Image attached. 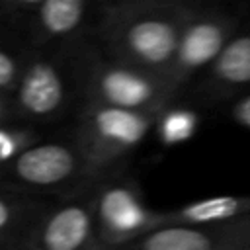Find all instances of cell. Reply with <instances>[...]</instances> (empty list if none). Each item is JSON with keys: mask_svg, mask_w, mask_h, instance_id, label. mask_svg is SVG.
Listing matches in <instances>:
<instances>
[{"mask_svg": "<svg viewBox=\"0 0 250 250\" xmlns=\"http://www.w3.org/2000/svg\"><path fill=\"white\" fill-rule=\"evenodd\" d=\"M189 14L176 0L98 2L92 37L107 57L166 78Z\"/></svg>", "mask_w": 250, "mask_h": 250, "instance_id": "cell-1", "label": "cell"}, {"mask_svg": "<svg viewBox=\"0 0 250 250\" xmlns=\"http://www.w3.org/2000/svg\"><path fill=\"white\" fill-rule=\"evenodd\" d=\"M92 45V31L33 51L12 100V115L21 125H49L82 104V76L86 55Z\"/></svg>", "mask_w": 250, "mask_h": 250, "instance_id": "cell-2", "label": "cell"}, {"mask_svg": "<svg viewBox=\"0 0 250 250\" xmlns=\"http://www.w3.org/2000/svg\"><path fill=\"white\" fill-rule=\"evenodd\" d=\"M94 184L72 133L43 137L16 158L0 164V188L27 195L59 199Z\"/></svg>", "mask_w": 250, "mask_h": 250, "instance_id": "cell-3", "label": "cell"}, {"mask_svg": "<svg viewBox=\"0 0 250 250\" xmlns=\"http://www.w3.org/2000/svg\"><path fill=\"white\" fill-rule=\"evenodd\" d=\"M162 111H129L82 104L76 111L72 137L84 154L90 178L100 182L121 170L133 148H137L148 131L154 129Z\"/></svg>", "mask_w": 250, "mask_h": 250, "instance_id": "cell-4", "label": "cell"}, {"mask_svg": "<svg viewBox=\"0 0 250 250\" xmlns=\"http://www.w3.org/2000/svg\"><path fill=\"white\" fill-rule=\"evenodd\" d=\"M172 102L174 96L164 76L107 57L92 37L82 76V104L129 111H162Z\"/></svg>", "mask_w": 250, "mask_h": 250, "instance_id": "cell-5", "label": "cell"}, {"mask_svg": "<svg viewBox=\"0 0 250 250\" xmlns=\"http://www.w3.org/2000/svg\"><path fill=\"white\" fill-rule=\"evenodd\" d=\"M94 221V250H119L154 230L156 211L145 203L137 180L121 168L96 182Z\"/></svg>", "mask_w": 250, "mask_h": 250, "instance_id": "cell-6", "label": "cell"}, {"mask_svg": "<svg viewBox=\"0 0 250 250\" xmlns=\"http://www.w3.org/2000/svg\"><path fill=\"white\" fill-rule=\"evenodd\" d=\"M232 16L191 6V14L180 37L176 57L166 72V84L176 100L182 88L201 70H207L227 43L236 35Z\"/></svg>", "mask_w": 250, "mask_h": 250, "instance_id": "cell-7", "label": "cell"}, {"mask_svg": "<svg viewBox=\"0 0 250 250\" xmlns=\"http://www.w3.org/2000/svg\"><path fill=\"white\" fill-rule=\"evenodd\" d=\"M96 186V184H94ZM94 186L59 197L39 217L21 242V250H94Z\"/></svg>", "mask_w": 250, "mask_h": 250, "instance_id": "cell-8", "label": "cell"}, {"mask_svg": "<svg viewBox=\"0 0 250 250\" xmlns=\"http://www.w3.org/2000/svg\"><path fill=\"white\" fill-rule=\"evenodd\" d=\"M119 250H250V217L203 227H162Z\"/></svg>", "mask_w": 250, "mask_h": 250, "instance_id": "cell-9", "label": "cell"}, {"mask_svg": "<svg viewBox=\"0 0 250 250\" xmlns=\"http://www.w3.org/2000/svg\"><path fill=\"white\" fill-rule=\"evenodd\" d=\"M96 10L88 0H37L23 37L33 51L76 39L92 31Z\"/></svg>", "mask_w": 250, "mask_h": 250, "instance_id": "cell-10", "label": "cell"}, {"mask_svg": "<svg viewBox=\"0 0 250 250\" xmlns=\"http://www.w3.org/2000/svg\"><path fill=\"white\" fill-rule=\"evenodd\" d=\"M250 217V195H219L191 201L172 211H156L154 230L162 227H203Z\"/></svg>", "mask_w": 250, "mask_h": 250, "instance_id": "cell-11", "label": "cell"}, {"mask_svg": "<svg viewBox=\"0 0 250 250\" xmlns=\"http://www.w3.org/2000/svg\"><path fill=\"white\" fill-rule=\"evenodd\" d=\"M250 84V31L234 35L217 61L205 70L201 82L205 96L232 92Z\"/></svg>", "mask_w": 250, "mask_h": 250, "instance_id": "cell-12", "label": "cell"}, {"mask_svg": "<svg viewBox=\"0 0 250 250\" xmlns=\"http://www.w3.org/2000/svg\"><path fill=\"white\" fill-rule=\"evenodd\" d=\"M53 199L0 188V240L21 246Z\"/></svg>", "mask_w": 250, "mask_h": 250, "instance_id": "cell-13", "label": "cell"}, {"mask_svg": "<svg viewBox=\"0 0 250 250\" xmlns=\"http://www.w3.org/2000/svg\"><path fill=\"white\" fill-rule=\"evenodd\" d=\"M33 49L23 35L0 27V94H12Z\"/></svg>", "mask_w": 250, "mask_h": 250, "instance_id": "cell-14", "label": "cell"}, {"mask_svg": "<svg viewBox=\"0 0 250 250\" xmlns=\"http://www.w3.org/2000/svg\"><path fill=\"white\" fill-rule=\"evenodd\" d=\"M158 139L164 145H178L193 137L197 129V115L189 107H178L170 104L160 115L154 125Z\"/></svg>", "mask_w": 250, "mask_h": 250, "instance_id": "cell-15", "label": "cell"}, {"mask_svg": "<svg viewBox=\"0 0 250 250\" xmlns=\"http://www.w3.org/2000/svg\"><path fill=\"white\" fill-rule=\"evenodd\" d=\"M39 139H43V137L39 135L37 127L21 125V123H16V121H12L8 125H2L0 127V164L16 158L21 150L31 146Z\"/></svg>", "mask_w": 250, "mask_h": 250, "instance_id": "cell-16", "label": "cell"}, {"mask_svg": "<svg viewBox=\"0 0 250 250\" xmlns=\"http://www.w3.org/2000/svg\"><path fill=\"white\" fill-rule=\"evenodd\" d=\"M35 4L37 0H0V27L23 35Z\"/></svg>", "mask_w": 250, "mask_h": 250, "instance_id": "cell-17", "label": "cell"}, {"mask_svg": "<svg viewBox=\"0 0 250 250\" xmlns=\"http://www.w3.org/2000/svg\"><path fill=\"white\" fill-rule=\"evenodd\" d=\"M230 113H232V119H234L238 125L250 129V96L240 98V100L232 105V111H230Z\"/></svg>", "mask_w": 250, "mask_h": 250, "instance_id": "cell-18", "label": "cell"}, {"mask_svg": "<svg viewBox=\"0 0 250 250\" xmlns=\"http://www.w3.org/2000/svg\"><path fill=\"white\" fill-rule=\"evenodd\" d=\"M14 121L12 115V100L8 94H0V127Z\"/></svg>", "mask_w": 250, "mask_h": 250, "instance_id": "cell-19", "label": "cell"}, {"mask_svg": "<svg viewBox=\"0 0 250 250\" xmlns=\"http://www.w3.org/2000/svg\"><path fill=\"white\" fill-rule=\"evenodd\" d=\"M6 248H14V246H12V244H6V242L0 240V250H6Z\"/></svg>", "mask_w": 250, "mask_h": 250, "instance_id": "cell-20", "label": "cell"}, {"mask_svg": "<svg viewBox=\"0 0 250 250\" xmlns=\"http://www.w3.org/2000/svg\"><path fill=\"white\" fill-rule=\"evenodd\" d=\"M6 250H21L20 246H14V248H6Z\"/></svg>", "mask_w": 250, "mask_h": 250, "instance_id": "cell-21", "label": "cell"}]
</instances>
